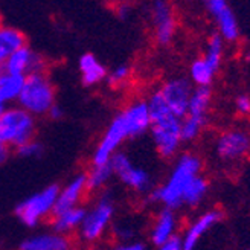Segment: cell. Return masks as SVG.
<instances>
[{"label":"cell","mask_w":250,"mask_h":250,"mask_svg":"<svg viewBox=\"0 0 250 250\" xmlns=\"http://www.w3.org/2000/svg\"><path fill=\"white\" fill-rule=\"evenodd\" d=\"M246 250H250V247H247V249H246Z\"/></svg>","instance_id":"8d00e7d4"},{"label":"cell","mask_w":250,"mask_h":250,"mask_svg":"<svg viewBox=\"0 0 250 250\" xmlns=\"http://www.w3.org/2000/svg\"><path fill=\"white\" fill-rule=\"evenodd\" d=\"M0 24H2V17H0Z\"/></svg>","instance_id":"e575fe53"},{"label":"cell","mask_w":250,"mask_h":250,"mask_svg":"<svg viewBox=\"0 0 250 250\" xmlns=\"http://www.w3.org/2000/svg\"><path fill=\"white\" fill-rule=\"evenodd\" d=\"M85 210H87V208L78 206L73 209L55 212V214L51 217L52 230L60 235H66V236H72L73 233H77L84 221Z\"/></svg>","instance_id":"ac0fdd59"},{"label":"cell","mask_w":250,"mask_h":250,"mask_svg":"<svg viewBox=\"0 0 250 250\" xmlns=\"http://www.w3.org/2000/svg\"><path fill=\"white\" fill-rule=\"evenodd\" d=\"M131 75H133V69L130 64H119L111 72H108L105 81L113 89H121V87H125L130 83Z\"/></svg>","instance_id":"484cf974"},{"label":"cell","mask_w":250,"mask_h":250,"mask_svg":"<svg viewBox=\"0 0 250 250\" xmlns=\"http://www.w3.org/2000/svg\"><path fill=\"white\" fill-rule=\"evenodd\" d=\"M209 189H210V183L205 174H200V176L194 177L189 186L186 188V191L183 192L182 208H188V209L200 208L206 200Z\"/></svg>","instance_id":"44dd1931"},{"label":"cell","mask_w":250,"mask_h":250,"mask_svg":"<svg viewBox=\"0 0 250 250\" xmlns=\"http://www.w3.org/2000/svg\"><path fill=\"white\" fill-rule=\"evenodd\" d=\"M212 101H214V92H212L210 87H194V92L191 95L186 115L209 119Z\"/></svg>","instance_id":"7402d4cb"},{"label":"cell","mask_w":250,"mask_h":250,"mask_svg":"<svg viewBox=\"0 0 250 250\" xmlns=\"http://www.w3.org/2000/svg\"><path fill=\"white\" fill-rule=\"evenodd\" d=\"M51 119H61L62 118V108L58 105V104H55L52 108H51V111H49V115H47Z\"/></svg>","instance_id":"1f68e13d"},{"label":"cell","mask_w":250,"mask_h":250,"mask_svg":"<svg viewBox=\"0 0 250 250\" xmlns=\"http://www.w3.org/2000/svg\"><path fill=\"white\" fill-rule=\"evenodd\" d=\"M3 69L9 73L26 78L34 73H47V61L42 54L35 52L31 46L26 44L11 55Z\"/></svg>","instance_id":"5bb4252c"},{"label":"cell","mask_w":250,"mask_h":250,"mask_svg":"<svg viewBox=\"0 0 250 250\" xmlns=\"http://www.w3.org/2000/svg\"><path fill=\"white\" fill-rule=\"evenodd\" d=\"M128 139H133L131 131L125 124L122 115L118 113L115 118L110 121L108 127L105 128L103 137L96 144L93 153H92V165H105L110 164L111 157H113L124 142H127Z\"/></svg>","instance_id":"9c48e42d"},{"label":"cell","mask_w":250,"mask_h":250,"mask_svg":"<svg viewBox=\"0 0 250 250\" xmlns=\"http://www.w3.org/2000/svg\"><path fill=\"white\" fill-rule=\"evenodd\" d=\"M16 151L21 157H37V156H40L43 153V145L37 139H34V141H31L28 144L21 145L20 148H17Z\"/></svg>","instance_id":"83f0119b"},{"label":"cell","mask_w":250,"mask_h":250,"mask_svg":"<svg viewBox=\"0 0 250 250\" xmlns=\"http://www.w3.org/2000/svg\"><path fill=\"white\" fill-rule=\"evenodd\" d=\"M57 104V89L47 73H34L24 80L17 105L35 119L49 115Z\"/></svg>","instance_id":"277c9868"},{"label":"cell","mask_w":250,"mask_h":250,"mask_svg":"<svg viewBox=\"0 0 250 250\" xmlns=\"http://www.w3.org/2000/svg\"><path fill=\"white\" fill-rule=\"evenodd\" d=\"M180 217L177 210H172L168 208H160L156 215L153 217V221L149 224L148 238L154 247H159L169 238L176 235H180Z\"/></svg>","instance_id":"9a60e30c"},{"label":"cell","mask_w":250,"mask_h":250,"mask_svg":"<svg viewBox=\"0 0 250 250\" xmlns=\"http://www.w3.org/2000/svg\"><path fill=\"white\" fill-rule=\"evenodd\" d=\"M232 107H233L235 115L238 118H243V119L250 118V95H247V93L236 95L233 98Z\"/></svg>","instance_id":"4316f807"},{"label":"cell","mask_w":250,"mask_h":250,"mask_svg":"<svg viewBox=\"0 0 250 250\" xmlns=\"http://www.w3.org/2000/svg\"><path fill=\"white\" fill-rule=\"evenodd\" d=\"M8 108V103L5 101V99L0 96V116H2L5 113V110Z\"/></svg>","instance_id":"836d02e7"},{"label":"cell","mask_w":250,"mask_h":250,"mask_svg":"<svg viewBox=\"0 0 250 250\" xmlns=\"http://www.w3.org/2000/svg\"><path fill=\"white\" fill-rule=\"evenodd\" d=\"M24 77L20 75L9 73L5 69H0V96L5 101L9 103H17V99L21 93V89L24 85Z\"/></svg>","instance_id":"cb8c5ba5"},{"label":"cell","mask_w":250,"mask_h":250,"mask_svg":"<svg viewBox=\"0 0 250 250\" xmlns=\"http://www.w3.org/2000/svg\"><path fill=\"white\" fill-rule=\"evenodd\" d=\"M212 151L224 165L241 164L250 157V130L238 125L221 130L215 136Z\"/></svg>","instance_id":"8992f818"},{"label":"cell","mask_w":250,"mask_h":250,"mask_svg":"<svg viewBox=\"0 0 250 250\" xmlns=\"http://www.w3.org/2000/svg\"><path fill=\"white\" fill-rule=\"evenodd\" d=\"M209 17L215 23V34L221 37L226 44H236L241 39L240 23L233 9L224 0H208L205 3Z\"/></svg>","instance_id":"8fae6325"},{"label":"cell","mask_w":250,"mask_h":250,"mask_svg":"<svg viewBox=\"0 0 250 250\" xmlns=\"http://www.w3.org/2000/svg\"><path fill=\"white\" fill-rule=\"evenodd\" d=\"M89 194H90V191H89V186H87L85 172L75 174L64 186L60 188L58 198L55 203V212L83 206V202L89 197Z\"/></svg>","instance_id":"2e32d148"},{"label":"cell","mask_w":250,"mask_h":250,"mask_svg":"<svg viewBox=\"0 0 250 250\" xmlns=\"http://www.w3.org/2000/svg\"><path fill=\"white\" fill-rule=\"evenodd\" d=\"M130 11H131V8L127 3H122V5L118 6V14H119L121 19H127L130 16Z\"/></svg>","instance_id":"d6a6232c"},{"label":"cell","mask_w":250,"mask_h":250,"mask_svg":"<svg viewBox=\"0 0 250 250\" xmlns=\"http://www.w3.org/2000/svg\"><path fill=\"white\" fill-rule=\"evenodd\" d=\"M226 46L228 44L221 40V37L214 32V34H210L208 37L205 49H203V54L200 57L205 60V62L209 67L220 72L223 60H224V54H226Z\"/></svg>","instance_id":"603a6c76"},{"label":"cell","mask_w":250,"mask_h":250,"mask_svg":"<svg viewBox=\"0 0 250 250\" xmlns=\"http://www.w3.org/2000/svg\"><path fill=\"white\" fill-rule=\"evenodd\" d=\"M87 176V186L90 192L103 191L108 185V182L113 179V171H111L110 164L105 165H92L90 169L85 172Z\"/></svg>","instance_id":"d4e9b609"},{"label":"cell","mask_w":250,"mask_h":250,"mask_svg":"<svg viewBox=\"0 0 250 250\" xmlns=\"http://www.w3.org/2000/svg\"><path fill=\"white\" fill-rule=\"evenodd\" d=\"M160 95L164 96L168 108L172 115L177 118H185L188 113V105H189V99L194 92V85L188 77H171L165 80L159 87Z\"/></svg>","instance_id":"7c38bea8"},{"label":"cell","mask_w":250,"mask_h":250,"mask_svg":"<svg viewBox=\"0 0 250 250\" xmlns=\"http://www.w3.org/2000/svg\"><path fill=\"white\" fill-rule=\"evenodd\" d=\"M9 156H11V148L0 142V167H2L5 162L9 159Z\"/></svg>","instance_id":"4dcf8cb0"},{"label":"cell","mask_w":250,"mask_h":250,"mask_svg":"<svg viewBox=\"0 0 250 250\" xmlns=\"http://www.w3.org/2000/svg\"><path fill=\"white\" fill-rule=\"evenodd\" d=\"M149 118H151V136L156 153L164 160H174L182 151V119L171 113L159 89L149 92L145 98Z\"/></svg>","instance_id":"6da1fadb"},{"label":"cell","mask_w":250,"mask_h":250,"mask_svg":"<svg viewBox=\"0 0 250 250\" xmlns=\"http://www.w3.org/2000/svg\"><path fill=\"white\" fill-rule=\"evenodd\" d=\"M81 81L87 87H95L107 80V67L93 54H83L78 61Z\"/></svg>","instance_id":"ffe728a7"},{"label":"cell","mask_w":250,"mask_h":250,"mask_svg":"<svg viewBox=\"0 0 250 250\" xmlns=\"http://www.w3.org/2000/svg\"><path fill=\"white\" fill-rule=\"evenodd\" d=\"M73 240L72 236L60 235L54 230L35 233L29 238L23 240L19 250H72Z\"/></svg>","instance_id":"e0dca14e"},{"label":"cell","mask_w":250,"mask_h":250,"mask_svg":"<svg viewBox=\"0 0 250 250\" xmlns=\"http://www.w3.org/2000/svg\"><path fill=\"white\" fill-rule=\"evenodd\" d=\"M26 35L19 28L9 24H0V69H3L11 55L17 52L20 47L26 46Z\"/></svg>","instance_id":"d6986e66"},{"label":"cell","mask_w":250,"mask_h":250,"mask_svg":"<svg viewBox=\"0 0 250 250\" xmlns=\"http://www.w3.org/2000/svg\"><path fill=\"white\" fill-rule=\"evenodd\" d=\"M37 119L16 105H8L0 116V142L9 148H20L35 139Z\"/></svg>","instance_id":"5b68a950"},{"label":"cell","mask_w":250,"mask_h":250,"mask_svg":"<svg viewBox=\"0 0 250 250\" xmlns=\"http://www.w3.org/2000/svg\"><path fill=\"white\" fill-rule=\"evenodd\" d=\"M148 16L156 44L162 47L169 46L177 34V14L174 6L164 0H157L149 6Z\"/></svg>","instance_id":"30bf717a"},{"label":"cell","mask_w":250,"mask_h":250,"mask_svg":"<svg viewBox=\"0 0 250 250\" xmlns=\"http://www.w3.org/2000/svg\"><path fill=\"white\" fill-rule=\"evenodd\" d=\"M115 214L116 205L113 195L110 191H101L85 210L84 221L77 232L78 241L84 246H95L103 241L113 226Z\"/></svg>","instance_id":"3957f363"},{"label":"cell","mask_w":250,"mask_h":250,"mask_svg":"<svg viewBox=\"0 0 250 250\" xmlns=\"http://www.w3.org/2000/svg\"><path fill=\"white\" fill-rule=\"evenodd\" d=\"M60 186L49 185L44 189L32 194L26 200L16 206V217L26 228H37L44 220H51L55 212V203L58 198Z\"/></svg>","instance_id":"52a82bcc"},{"label":"cell","mask_w":250,"mask_h":250,"mask_svg":"<svg viewBox=\"0 0 250 250\" xmlns=\"http://www.w3.org/2000/svg\"><path fill=\"white\" fill-rule=\"evenodd\" d=\"M110 167L113 171V177H116L124 186H127L134 194L146 197L154 189L153 176L145 168L134 165L130 156L124 151H118L110 160Z\"/></svg>","instance_id":"ba28073f"},{"label":"cell","mask_w":250,"mask_h":250,"mask_svg":"<svg viewBox=\"0 0 250 250\" xmlns=\"http://www.w3.org/2000/svg\"><path fill=\"white\" fill-rule=\"evenodd\" d=\"M113 250H146V246L145 243L142 241H137V240H133V241H125V243H118Z\"/></svg>","instance_id":"f546056e"},{"label":"cell","mask_w":250,"mask_h":250,"mask_svg":"<svg viewBox=\"0 0 250 250\" xmlns=\"http://www.w3.org/2000/svg\"><path fill=\"white\" fill-rule=\"evenodd\" d=\"M205 162L195 151H183L174 159L168 177L160 186H156L145 200L172 210L182 209V197L194 177L203 174Z\"/></svg>","instance_id":"7a4b0ae2"},{"label":"cell","mask_w":250,"mask_h":250,"mask_svg":"<svg viewBox=\"0 0 250 250\" xmlns=\"http://www.w3.org/2000/svg\"><path fill=\"white\" fill-rule=\"evenodd\" d=\"M72 250H81V249H72Z\"/></svg>","instance_id":"d590c367"},{"label":"cell","mask_w":250,"mask_h":250,"mask_svg":"<svg viewBox=\"0 0 250 250\" xmlns=\"http://www.w3.org/2000/svg\"><path fill=\"white\" fill-rule=\"evenodd\" d=\"M156 250H185V249H183L180 235H176V236H172V238H169L168 241H165L164 244L156 247Z\"/></svg>","instance_id":"f1b7e54d"},{"label":"cell","mask_w":250,"mask_h":250,"mask_svg":"<svg viewBox=\"0 0 250 250\" xmlns=\"http://www.w3.org/2000/svg\"><path fill=\"white\" fill-rule=\"evenodd\" d=\"M223 218H224V212L221 209L209 208V209H205L203 212H200L192 220L188 221L180 233L183 249L194 250L197 244L200 243V240H202L212 228H215L218 223H221Z\"/></svg>","instance_id":"4fadbf2b"}]
</instances>
